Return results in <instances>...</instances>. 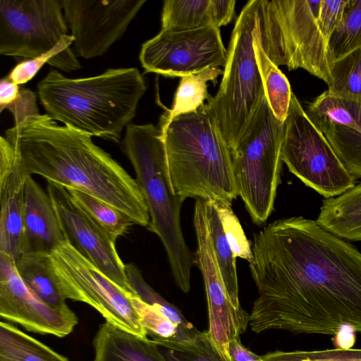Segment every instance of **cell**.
Segmentation results:
<instances>
[{
  "mask_svg": "<svg viewBox=\"0 0 361 361\" xmlns=\"http://www.w3.org/2000/svg\"><path fill=\"white\" fill-rule=\"evenodd\" d=\"M252 253L254 332L361 333V252L354 245L317 221L292 216L255 233Z\"/></svg>",
  "mask_w": 361,
  "mask_h": 361,
  "instance_id": "1",
  "label": "cell"
},
{
  "mask_svg": "<svg viewBox=\"0 0 361 361\" xmlns=\"http://www.w3.org/2000/svg\"><path fill=\"white\" fill-rule=\"evenodd\" d=\"M5 137L27 175L93 195L122 211L134 224L148 226V208L136 179L91 135L39 113L6 130Z\"/></svg>",
  "mask_w": 361,
  "mask_h": 361,
  "instance_id": "2",
  "label": "cell"
},
{
  "mask_svg": "<svg viewBox=\"0 0 361 361\" xmlns=\"http://www.w3.org/2000/svg\"><path fill=\"white\" fill-rule=\"evenodd\" d=\"M147 90L135 68H109L96 76L68 78L52 70L38 83L46 114L90 135L118 142Z\"/></svg>",
  "mask_w": 361,
  "mask_h": 361,
  "instance_id": "3",
  "label": "cell"
},
{
  "mask_svg": "<svg viewBox=\"0 0 361 361\" xmlns=\"http://www.w3.org/2000/svg\"><path fill=\"white\" fill-rule=\"evenodd\" d=\"M173 190L187 198L231 204L238 196L231 151L207 104L176 117L162 133Z\"/></svg>",
  "mask_w": 361,
  "mask_h": 361,
  "instance_id": "4",
  "label": "cell"
},
{
  "mask_svg": "<svg viewBox=\"0 0 361 361\" xmlns=\"http://www.w3.org/2000/svg\"><path fill=\"white\" fill-rule=\"evenodd\" d=\"M121 147L133 167L148 208V229L159 237L165 249L176 285L187 293L195 257L182 231L183 201L171 185L162 133L152 123H130Z\"/></svg>",
  "mask_w": 361,
  "mask_h": 361,
  "instance_id": "5",
  "label": "cell"
},
{
  "mask_svg": "<svg viewBox=\"0 0 361 361\" xmlns=\"http://www.w3.org/2000/svg\"><path fill=\"white\" fill-rule=\"evenodd\" d=\"M322 0H261V46L277 66L302 68L331 83L329 42L338 20L320 10Z\"/></svg>",
  "mask_w": 361,
  "mask_h": 361,
  "instance_id": "6",
  "label": "cell"
},
{
  "mask_svg": "<svg viewBox=\"0 0 361 361\" xmlns=\"http://www.w3.org/2000/svg\"><path fill=\"white\" fill-rule=\"evenodd\" d=\"M260 4L261 0L248 1L238 16L219 91L207 103L231 150L243 137L265 95L254 48Z\"/></svg>",
  "mask_w": 361,
  "mask_h": 361,
  "instance_id": "7",
  "label": "cell"
},
{
  "mask_svg": "<svg viewBox=\"0 0 361 361\" xmlns=\"http://www.w3.org/2000/svg\"><path fill=\"white\" fill-rule=\"evenodd\" d=\"M283 131V123L275 117L264 95L246 131L231 150L238 195L257 225L265 223L274 209L281 183Z\"/></svg>",
  "mask_w": 361,
  "mask_h": 361,
  "instance_id": "8",
  "label": "cell"
},
{
  "mask_svg": "<svg viewBox=\"0 0 361 361\" xmlns=\"http://www.w3.org/2000/svg\"><path fill=\"white\" fill-rule=\"evenodd\" d=\"M283 124L281 159L291 173L326 199L355 185L354 176L293 93Z\"/></svg>",
  "mask_w": 361,
  "mask_h": 361,
  "instance_id": "9",
  "label": "cell"
},
{
  "mask_svg": "<svg viewBox=\"0 0 361 361\" xmlns=\"http://www.w3.org/2000/svg\"><path fill=\"white\" fill-rule=\"evenodd\" d=\"M51 269L63 297L87 303L115 326L148 338L133 295L106 276L67 240L49 255Z\"/></svg>",
  "mask_w": 361,
  "mask_h": 361,
  "instance_id": "10",
  "label": "cell"
},
{
  "mask_svg": "<svg viewBox=\"0 0 361 361\" xmlns=\"http://www.w3.org/2000/svg\"><path fill=\"white\" fill-rule=\"evenodd\" d=\"M61 1H0V54L34 59L69 35Z\"/></svg>",
  "mask_w": 361,
  "mask_h": 361,
  "instance_id": "11",
  "label": "cell"
},
{
  "mask_svg": "<svg viewBox=\"0 0 361 361\" xmlns=\"http://www.w3.org/2000/svg\"><path fill=\"white\" fill-rule=\"evenodd\" d=\"M139 59L146 72L183 77L225 66L227 51L215 26L183 31H161L145 42Z\"/></svg>",
  "mask_w": 361,
  "mask_h": 361,
  "instance_id": "12",
  "label": "cell"
},
{
  "mask_svg": "<svg viewBox=\"0 0 361 361\" xmlns=\"http://www.w3.org/2000/svg\"><path fill=\"white\" fill-rule=\"evenodd\" d=\"M193 224L197 239L195 264L202 273L208 305L207 331L222 359L231 361L228 343L245 333L250 314L233 304L225 287L212 245L203 200L195 201Z\"/></svg>",
  "mask_w": 361,
  "mask_h": 361,
  "instance_id": "13",
  "label": "cell"
},
{
  "mask_svg": "<svg viewBox=\"0 0 361 361\" xmlns=\"http://www.w3.org/2000/svg\"><path fill=\"white\" fill-rule=\"evenodd\" d=\"M146 0H61L78 55H103L124 34Z\"/></svg>",
  "mask_w": 361,
  "mask_h": 361,
  "instance_id": "14",
  "label": "cell"
},
{
  "mask_svg": "<svg viewBox=\"0 0 361 361\" xmlns=\"http://www.w3.org/2000/svg\"><path fill=\"white\" fill-rule=\"evenodd\" d=\"M47 192L66 240L106 276L134 295L116 242L75 202L64 186L47 182Z\"/></svg>",
  "mask_w": 361,
  "mask_h": 361,
  "instance_id": "15",
  "label": "cell"
},
{
  "mask_svg": "<svg viewBox=\"0 0 361 361\" xmlns=\"http://www.w3.org/2000/svg\"><path fill=\"white\" fill-rule=\"evenodd\" d=\"M0 316L26 330L64 337L78 324L68 307L54 308L44 302L22 280L15 260L0 252Z\"/></svg>",
  "mask_w": 361,
  "mask_h": 361,
  "instance_id": "16",
  "label": "cell"
},
{
  "mask_svg": "<svg viewBox=\"0 0 361 361\" xmlns=\"http://www.w3.org/2000/svg\"><path fill=\"white\" fill-rule=\"evenodd\" d=\"M305 111L347 170L355 179L361 178V101L336 97L326 90Z\"/></svg>",
  "mask_w": 361,
  "mask_h": 361,
  "instance_id": "17",
  "label": "cell"
},
{
  "mask_svg": "<svg viewBox=\"0 0 361 361\" xmlns=\"http://www.w3.org/2000/svg\"><path fill=\"white\" fill-rule=\"evenodd\" d=\"M27 175L11 143L0 138V252L14 260L22 254Z\"/></svg>",
  "mask_w": 361,
  "mask_h": 361,
  "instance_id": "18",
  "label": "cell"
},
{
  "mask_svg": "<svg viewBox=\"0 0 361 361\" xmlns=\"http://www.w3.org/2000/svg\"><path fill=\"white\" fill-rule=\"evenodd\" d=\"M23 253L50 255L66 240L50 197L27 176L23 213Z\"/></svg>",
  "mask_w": 361,
  "mask_h": 361,
  "instance_id": "19",
  "label": "cell"
},
{
  "mask_svg": "<svg viewBox=\"0 0 361 361\" xmlns=\"http://www.w3.org/2000/svg\"><path fill=\"white\" fill-rule=\"evenodd\" d=\"M92 344V361H167L152 339L106 321L99 326Z\"/></svg>",
  "mask_w": 361,
  "mask_h": 361,
  "instance_id": "20",
  "label": "cell"
},
{
  "mask_svg": "<svg viewBox=\"0 0 361 361\" xmlns=\"http://www.w3.org/2000/svg\"><path fill=\"white\" fill-rule=\"evenodd\" d=\"M316 221L341 238L361 241V183L339 196L324 199Z\"/></svg>",
  "mask_w": 361,
  "mask_h": 361,
  "instance_id": "21",
  "label": "cell"
},
{
  "mask_svg": "<svg viewBox=\"0 0 361 361\" xmlns=\"http://www.w3.org/2000/svg\"><path fill=\"white\" fill-rule=\"evenodd\" d=\"M224 74V71L217 67L204 69L197 73L181 78L173 98L171 109L161 116L159 128L161 133L166 130L170 123L177 116L195 111L204 104L212 96L208 93V82L214 81Z\"/></svg>",
  "mask_w": 361,
  "mask_h": 361,
  "instance_id": "22",
  "label": "cell"
},
{
  "mask_svg": "<svg viewBox=\"0 0 361 361\" xmlns=\"http://www.w3.org/2000/svg\"><path fill=\"white\" fill-rule=\"evenodd\" d=\"M15 264L24 283L44 302L58 309L68 306L54 277L49 255L23 253Z\"/></svg>",
  "mask_w": 361,
  "mask_h": 361,
  "instance_id": "23",
  "label": "cell"
},
{
  "mask_svg": "<svg viewBox=\"0 0 361 361\" xmlns=\"http://www.w3.org/2000/svg\"><path fill=\"white\" fill-rule=\"evenodd\" d=\"M204 207L210 240L221 278L232 302L236 307H241L236 258L225 235L215 201L204 200Z\"/></svg>",
  "mask_w": 361,
  "mask_h": 361,
  "instance_id": "24",
  "label": "cell"
},
{
  "mask_svg": "<svg viewBox=\"0 0 361 361\" xmlns=\"http://www.w3.org/2000/svg\"><path fill=\"white\" fill-rule=\"evenodd\" d=\"M0 361H69L8 322L0 323Z\"/></svg>",
  "mask_w": 361,
  "mask_h": 361,
  "instance_id": "25",
  "label": "cell"
},
{
  "mask_svg": "<svg viewBox=\"0 0 361 361\" xmlns=\"http://www.w3.org/2000/svg\"><path fill=\"white\" fill-rule=\"evenodd\" d=\"M259 21L254 37V48L265 97L275 117L284 123L288 114L293 92L286 75L264 51L259 40Z\"/></svg>",
  "mask_w": 361,
  "mask_h": 361,
  "instance_id": "26",
  "label": "cell"
},
{
  "mask_svg": "<svg viewBox=\"0 0 361 361\" xmlns=\"http://www.w3.org/2000/svg\"><path fill=\"white\" fill-rule=\"evenodd\" d=\"M209 26H215L212 0H166L164 1L161 30L183 31Z\"/></svg>",
  "mask_w": 361,
  "mask_h": 361,
  "instance_id": "27",
  "label": "cell"
},
{
  "mask_svg": "<svg viewBox=\"0 0 361 361\" xmlns=\"http://www.w3.org/2000/svg\"><path fill=\"white\" fill-rule=\"evenodd\" d=\"M66 188V187H65ZM75 202L116 242L134 224L122 211L80 190L66 188Z\"/></svg>",
  "mask_w": 361,
  "mask_h": 361,
  "instance_id": "28",
  "label": "cell"
},
{
  "mask_svg": "<svg viewBox=\"0 0 361 361\" xmlns=\"http://www.w3.org/2000/svg\"><path fill=\"white\" fill-rule=\"evenodd\" d=\"M74 38L66 35L61 43L52 50L40 56L30 59L16 65L7 78L17 85L30 80L44 63L69 72L80 68L81 66L70 48Z\"/></svg>",
  "mask_w": 361,
  "mask_h": 361,
  "instance_id": "29",
  "label": "cell"
},
{
  "mask_svg": "<svg viewBox=\"0 0 361 361\" xmlns=\"http://www.w3.org/2000/svg\"><path fill=\"white\" fill-rule=\"evenodd\" d=\"M359 48H361V0H348L329 39L331 63Z\"/></svg>",
  "mask_w": 361,
  "mask_h": 361,
  "instance_id": "30",
  "label": "cell"
},
{
  "mask_svg": "<svg viewBox=\"0 0 361 361\" xmlns=\"http://www.w3.org/2000/svg\"><path fill=\"white\" fill-rule=\"evenodd\" d=\"M326 91L341 98L361 101V48L331 63Z\"/></svg>",
  "mask_w": 361,
  "mask_h": 361,
  "instance_id": "31",
  "label": "cell"
},
{
  "mask_svg": "<svg viewBox=\"0 0 361 361\" xmlns=\"http://www.w3.org/2000/svg\"><path fill=\"white\" fill-rule=\"evenodd\" d=\"M167 361H224L208 331H198L190 341L152 339Z\"/></svg>",
  "mask_w": 361,
  "mask_h": 361,
  "instance_id": "32",
  "label": "cell"
},
{
  "mask_svg": "<svg viewBox=\"0 0 361 361\" xmlns=\"http://www.w3.org/2000/svg\"><path fill=\"white\" fill-rule=\"evenodd\" d=\"M132 300L147 336L152 339L177 340L178 326L168 317L136 295Z\"/></svg>",
  "mask_w": 361,
  "mask_h": 361,
  "instance_id": "33",
  "label": "cell"
},
{
  "mask_svg": "<svg viewBox=\"0 0 361 361\" xmlns=\"http://www.w3.org/2000/svg\"><path fill=\"white\" fill-rule=\"evenodd\" d=\"M264 361H361V349L338 348L322 350H294L268 353Z\"/></svg>",
  "mask_w": 361,
  "mask_h": 361,
  "instance_id": "34",
  "label": "cell"
},
{
  "mask_svg": "<svg viewBox=\"0 0 361 361\" xmlns=\"http://www.w3.org/2000/svg\"><path fill=\"white\" fill-rule=\"evenodd\" d=\"M215 204L234 256L250 262L253 257L252 246L247 238L231 204L219 201H215Z\"/></svg>",
  "mask_w": 361,
  "mask_h": 361,
  "instance_id": "35",
  "label": "cell"
},
{
  "mask_svg": "<svg viewBox=\"0 0 361 361\" xmlns=\"http://www.w3.org/2000/svg\"><path fill=\"white\" fill-rule=\"evenodd\" d=\"M4 109L12 113L15 125L20 123L28 116L39 114L35 92L29 89L20 88L17 99Z\"/></svg>",
  "mask_w": 361,
  "mask_h": 361,
  "instance_id": "36",
  "label": "cell"
},
{
  "mask_svg": "<svg viewBox=\"0 0 361 361\" xmlns=\"http://www.w3.org/2000/svg\"><path fill=\"white\" fill-rule=\"evenodd\" d=\"M214 25L217 27L228 24L235 13V0H212Z\"/></svg>",
  "mask_w": 361,
  "mask_h": 361,
  "instance_id": "37",
  "label": "cell"
},
{
  "mask_svg": "<svg viewBox=\"0 0 361 361\" xmlns=\"http://www.w3.org/2000/svg\"><path fill=\"white\" fill-rule=\"evenodd\" d=\"M228 353L231 361H264L262 356L257 355L244 347L240 338H233L229 341Z\"/></svg>",
  "mask_w": 361,
  "mask_h": 361,
  "instance_id": "38",
  "label": "cell"
},
{
  "mask_svg": "<svg viewBox=\"0 0 361 361\" xmlns=\"http://www.w3.org/2000/svg\"><path fill=\"white\" fill-rule=\"evenodd\" d=\"M20 87L18 85L8 78H3L0 82V111L6 106L12 104L18 97Z\"/></svg>",
  "mask_w": 361,
  "mask_h": 361,
  "instance_id": "39",
  "label": "cell"
}]
</instances>
